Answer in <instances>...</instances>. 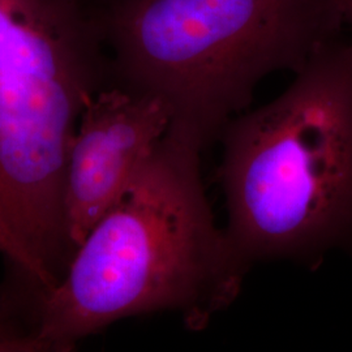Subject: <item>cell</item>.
<instances>
[{"instance_id": "6", "label": "cell", "mask_w": 352, "mask_h": 352, "mask_svg": "<svg viewBox=\"0 0 352 352\" xmlns=\"http://www.w3.org/2000/svg\"><path fill=\"white\" fill-rule=\"evenodd\" d=\"M0 253L10 267L8 278L16 283H38L39 276L25 252L19 245L0 215Z\"/></svg>"}, {"instance_id": "5", "label": "cell", "mask_w": 352, "mask_h": 352, "mask_svg": "<svg viewBox=\"0 0 352 352\" xmlns=\"http://www.w3.org/2000/svg\"><path fill=\"white\" fill-rule=\"evenodd\" d=\"M170 122L164 102L118 87L103 89L88 102L64 171V231L74 254L126 193Z\"/></svg>"}, {"instance_id": "7", "label": "cell", "mask_w": 352, "mask_h": 352, "mask_svg": "<svg viewBox=\"0 0 352 352\" xmlns=\"http://www.w3.org/2000/svg\"><path fill=\"white\" fill-rule=\"evenodd\" d=\"M0 344L11 352H38L39 344L21 324L0 307Z\"/></svg>"}, {"instance_id": "8", "label": "cell", "mask_w": 352, "mask_h": 352, "mask_svg": "<svg viewBox=\"0 0 352 352\" xmlns=\"http://www.w3.org/2000/svg\"><path fill=\"white\" fill-rule=\"evenodd\" d=\"M343 23L352 28V0H340Z\"/></svg>"}, {"instance_id": "9", "label": "cell", "mask_w": 352, "mask_h": 352, "mask_svg": "<svg viewBox=\"0 0 352 352\" xmlns=\"http://www.w3.org/2000/svg\"><path fill=\"white\" fill-rule=\"evenodd\" d=\"M0 352H10V350L6 347V346H3V344H0Z\"/></svg>"}, {"instance_id": "2", "label": "cell", "mask_w": 352, "mask_h": 352, "mask_svg": "<svg viewBox=\"0 0 352 352\" xmlns=\"http://www.w3.org/2000/svg\"><path fill=\"white\" fill-rule=\"evenodd\" d=\"M228 238L252 265L352 250V43L336 38L277 98L222 131Z\"/></svg>"}, {"instance_id": "1", "label": "cell", "mask_w": 352, "mask_h": 352, "mask_svg": "<svg viewBox=\"0 0 352 352\" xmlns=\"http://www.w3.org/2000/svg\"><path fill=\"white\" fill-rule=\"evenodd\" d=\"M204 148L168 126L63 277L29 309L26 329L43 351H72L120 320L154 312H175L189 330H202L236 300L251 265L214 221Z\"/></svg>"}, {"instance_id": "4", "label": "cell", "mask_w": 352, "mask_h": 352, "mask_svg": "<svg viewBox=\"0 0 352 352\" xmlns=\"http://www.w3.org/2000/svg\"><path fill=\"white\" fill-rule=\"evenodd\" d=\"M109 87L94 0H0V215L28 251L63 244L68 149L85 106Z\"/></svg>"}, {"instance_id": "3", "label": "cell", "mask_w": 352, "mask_h": 352, "mask_svg": "<svg viewBox=\"0 0 352 352\" xmlns=\"http://www.w3.org/2000/svg\"><path fill=\"white\" fill-rule=\"evenodd\" d=\"M100 17L111 87L164 102L204 146L266 76L299 72L344 24L340 0H110Z\"/></svg>"}, {"instance_id": "10", "label": "cell", "mask_w": 352, "mask_h": 352, "mask_svg": "<svg viewBox=\"0 0 352 352\" xmlns=\"http://www.w3.org/2000/svg\"><path fill=\"white\" fill-rule=\"evenodd\" d=\"M96 3H98V4H103V3H107V1H110V0H94Z\"/></svg>"}]
</instances>
